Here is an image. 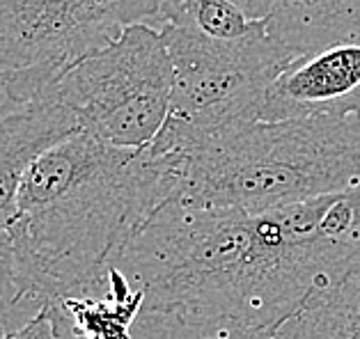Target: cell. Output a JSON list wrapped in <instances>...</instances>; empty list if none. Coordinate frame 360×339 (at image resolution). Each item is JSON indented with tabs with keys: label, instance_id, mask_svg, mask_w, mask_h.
I'll return each mask as SVG.
<instances>
[{
	"label": "cell",
	"instance_id": "cell-1",
	"mask_svg": "<svg viewBox=\"0 0 360 339\" xmlns=\"http://www.w3.org/2000/svg\"><path fill=\"white\" fill-rule=\"evenodd\" d=\"M360 266V230L335 195L248 213L168 199L112 268L143 310L274 335Z\"/></svg>",
	"mask_w": 360,
	"mask_h": 339
},
{
	"label": "cell",
	"instance_id": "cell-2",
	"mask_svg": "<svg viewBox=\"0 0 360 339\" xmlns=\"http://www.w3.org/2000/svg\"><path fill=\"white\" fill-rule=\"evenodd\" d=\"M177 190L170 156L120 149L76 131L25 172L7 222L41 303L101 298L122 248Z\"/></svg>",
	"mask_w": 360,
	"mask_h": 339
},
{
	"label": "cell",
	"instance_id": "cell-3",
	"mask_svg": "<svg viewBox=\"0 0 360 339\" xmlns=\"http://www.w3.org/2000/svg\"><path fill=\"white\" fill-rule=\"evenodd\" d=\"M165 156L179 177L174 202L262 213L358 188L360 117L236 121Z\"/></svg>",
	"mask_w": 360,
	"mask_h": 339
},
{
	"label": "cell",
	"instance_id": "cell-4",
	"mask_svg": "<svg viewBox=\"0 0 360 339\" xmlns=\"http://www.w3.org/2000/svg\"><path fill=\"white\" fill-rule=\"evenodd\" d=\"M159 30L174 67L170 115L149 145L159 154H181L218 128L257 119L266 90L298 58L271 37L264 21L239 39H212L177 25Z\"/></svg>",
	"mask_w": 360,
	"mask_h": 339
},
{
	"label": "cell",
	"instance_id": "cell-5",
	"mask_svg": "<svg viewBox=\"0 0 360 339\" xmlns=\"http://www.w3.org/2000/svg\"><path fill=\"white\" fill-rule=\"evenodd\" d=\"M174 67L159 28L131 25L115 41L69 65L56 97L78 128L120 149L140 152L170 115Z\"/></svg>",
	"mask_w": 360,
	"mask_h": 339
},
{
	"label": "cell",
	"instance_id": "cell-6",
	"mask_svg": "<svg viewBox=\"0 0 360 339\" xmlns=\"http://www.w3.org/2000/svg\"><path fill=\"white\" fill-rule=\"evenodd\" d=\"M165 0H0V76L58 78L131 25H154Z\"/></svg>",
	"mask_w": 360,
	"mask_h": 339
},
{
	"label": "cell",
	"instance_id": "cell-7",
	"mask_svg": "<svg viewBox=\"0 0 360 339\" xmlns=\"http://www.w3.org/2000/svg\"><path fill=\"white\" fill-rule=\"evenodd\" d=\"M81 131L53 88L23 76H0V225L12 220L25 172L39 156Z\"/></svg>",
	"mask_w": 360,
	"mask_h": 339
},
{
	"label": "cell",
	"instance_id": "cell-8",
	"mask_svg": "<svg viewBox=\"0 0 360 339\" xmlns=\"http://www.w3.org/2000/svg\"><path fill=\"white\" fill-rule=\"evenodd\" d=\"M360 117V32L298 55L266 90L259 121Z\"/></svg>",
	"mask_w": 360,
	"mask_h": 339
},
{
	"label": "cell",
	"instance_id": "cell-9",
	"mask_svg": "<svg viewBox=\"0 0 360 339\" xmlns=\"http://www.w3.org/2000/svg\"><path fill=\"white\" fill-rule=\"evenodd\" d=\"M274 39L305 55L360 32V0H232Z\"/></svg>",
	"mask_w": 360,
	"mask_h": 339
},
{
	"label": "cell",
	"instance_id": "cell-10",
	"mask_svg": "<svg viewBox=\"0 0 360 339\" xmlns=\"http://www.w3.org/2000/svg\"><path fill=\"white\" fill-rule=\"evenodd\" d=\"M271 339H360V266L333 291L307 300Z\"/></svg>",
	"mask_w": 360,
	"mask_h": 339
},
{
	"label": "cell",
	"instance_id": "cell-11",
	"mask_svg": "<svg viewBox=\"0 0 360 339\" xmlns=\"http://www.w3.org/2000/svg\"><path fill=\"white\" fill-rule=\"evenodd\" d=\"M259 23L248 19L232 0H165L154 28L177 25L212 39H239L250 34Z\"/></svg>",
	"mask_w": 360,
	"mask_h": 339
},
{
	"label": "cell",
	"instance_id": "cell-12",
	"mask_svg": "<svg viewBox=\"0 0 360 339\" xmlns=\"http://www.w3.org/2000/svg\"><path fill=\"white\" fill-rule=\"evenodd\" d=\"M131 339H271V335L227 321H202L140 310L131 326Z\"/></svg>",
	"mask_w": 360,
	"mask_h": 339
},
{
	"label": "cell",
	"instance_id": "cell-13",
	"mask_svg": "<svg viewBox=\"0 0 360 339\" xmlns=\"http://www.w3.org/2000/svg\"><path fill=\"white\" fill-rule=\"evenodd\" d=\"M46 305L30 291L25 280L19 252L7 225H0V319L7 324V330L23 326Z\"/></svg>",
	"mask_w": 360,
	"mask_h": 339
},
{
	"label": "cell",
	"instance_id": "cell-14",
	"mask_svg": "<svg viewBox=\"0 0 360 339\" xmlns=\"http://www.w3.org/2000/svg\"><path fill=\"white\" fill-rule=\"evenodd\" d=\"M3 339H74V337H69L60 330L49 305H44L32 319L25 321L23 326L14 328L12 333H7Z\"/></svg>",
	"mask_w": 360,
	"mask_h": 339
},
{
	"label": "cell",
	"instance_id": "cell-15",
	"mask_svg": "<svg viewBox=\"0 0 360 339\" xmlns=\"http://www.w3.org/2000/svg\"><path fill=\"white\" fill-rule=\"evenodd\" d=\"M7 333H10V330H7V324H5V321L3 319H0V339H3Z\"/></svg>",
	"mask_w": 360,
	"mask_h": 339
}]
</instances>
